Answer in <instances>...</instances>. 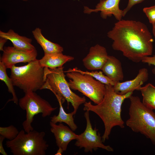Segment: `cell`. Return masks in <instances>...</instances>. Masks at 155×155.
<instances>
[{"mask_svg": "<svg viewBox=\"0 0 155 155\" xmlns=\"http://www.w3.org/2000/svg\"><path fill=\"white\" fill-rule=\"evenodd\" d=\"M144 0H129L127 7L123 10V14L124 16L127 13L134 5L142 2Z\"/></svg>", "mask_w": 155, "mask_h": 155, "instance_id": "484cf974", "label": "cell"}, {"mask_svg": "<svg viewBox=\"0 0 155 155\" xmlns=\"http://www.w3.org/2000/svg\"><path fill=\"white\" fill-rule=\"evenodd\" d=\"M6 69L7 68L3 63L0 61V80L5 83L7 87L8 92L11 94L13 96L12 98L9 99L7 101L4 106L2 109H3L8 102L11 101L13 102L17 105L18 104L19 100L14 88V86L11 78L8 76L7 74Z\"/></svg>", "mask_w": 155, "mask_h": 155, "instance_id": "44dd1931", "label": "cell"}, {"mask_svg": "<svg viewBox=\"0 0 155 155\" xmlns=\"http://www.w3.org/2000/svg\"><path fill=\"white\" fill-rule=\"evenodd\" d=\"M63 68V67L51 69L44 67L46 80L42 90L46 89L51 90L58 101H61L62 104L66 100L68 108L70 102L74 108L73 112L75 114L79 106L86 102V99L84 97H80L71 90L65 78Z\"/></svg>", "mask_w": 155, "mask_h": 155, "instance_id": "277c9868", "label": "cell"}, {"mask_svg": "<svg viewBox=\"0 0 155 155\" xmlns=\"http://www.w3.org/2000/svg\"><path fill=\"white\" fill-rule=\"evenodd\" d=\"M33 36L36 41L42 47L44 54L62 53L63 48L59 44L53 43L46 39L42 35L41 29L36 28L32 31Z\"/></svg>", "mask_w": 155, "mask_h": 155, "instance_id": "ac0fdd59", "label": "cell"}, {"mask_svg": "<svg viewBox=\"0 0 155 155\" xmlns=\"http://www.w3.org/2000/svg\"><path fill=\"white\" fill-rule=\"evenodd\" d=\"M115 50L135 63L152 53L153 39L147 26L138 21L122 19L115 23L107 34Z\"/></svg>", "mask_w": 155, "mask_h": 155, "instance_id": "6da1fadb", "label": "cell"}, {"mask_svg": "<svg viewBox=\"0 0 155 155\" xmlns=\"http://www.w3.org/2000/svg\"><path fill=\"white\" fill-rule=\"evenodd\" d=\"M106 49L98 44L90 47L88 53L82 60L87 69L101 70L108 57Z\"/></svg>", "mask_w": 155, "mask_h": 155, "instance_id": "7c38bea8", "label": "cell"}, {"mask_svg": "<svg viewBox=\"0 0 155 155\" xmlns=\"http://www.w3.org/2000/svg\"><path fill=\"white\" fill-rule=\"evenodd\" d=\"M129 118L126 124L133 132L140 133L155 145V113L146 106L137 96L129 98Z\"/></svg>", "mask_w": 155, "mask_h": 155, "instance_id": "3957f363", "label": "cell"}, {"mask_svg": "<svg viewBox=\"0 0 155 155\" xmlns=\"http://www.w3.org/2000/svg\"><path fill=\"white\" fill-rule=\"evenodd\" d=\"M152 24V32L155 38V22Z\"/></svg>", "mask_w": 155, "mask_h": 155, "instance_id": "f546056e", "label": "cell"}, {"mask_svg": "<svg viewBox=\"0 0 155 155\" xmlns=\"http://www.w3.org/2000/svg\"><path fill=\"white\" fill-rule=\"evenodd\" d=\"M64 152L62 149L59 148V149L57 150L56 153L55 154V155H62V153Z\"/></svg>", "mask_w": 155, "mask_h": 155, "instance_id": "f1b7e54d", "label": "cell"}, {"mask_svg": "<svg viewBox=\"0 0 155 155\" xmlns=\"http://www.w3.org/2000/svg\"><path fill=\"white\" fill-rule=\"evenodd\" d=\"M89 112L86 111L84 113L86 121V127L83 133L78 135L75 145L80 148H84L86 152H92L93 150L96 151L99 148L108 152H113L114 149L112 147L103 144L100 134L97 133L98 129L96 127L93 129L90 120Z\"/></svg>", "mask_w": 155, "mask_h": 155, "instance_id": "9c48e42d", "label": "cell"}, {"mask_svg": "<svg viewBox=\"0 0 155 155\" xmlns=\"http://www.w3.org/2000/svg\"><path fill=\"white\" fill-rule=\"evenodd\" d=\"M149 74L148 69L145 68L140 69L136 77L133 79L123 82H118L113 86L114 91L120 95L139 90L148 80Z\"/></svg>", "mask_w": 155, "mask_h": 155, "instance_id": "4fadbf2b", "label": "cell"}, {"mask_svg": "<svg viewBox=\"0 0 155 155\" xmlns=\"http://www.w3.org/2000/svg\"><path fill=\"white\" fill-rule=\"evenodd\" d=\"M66 72V76L70 79L68 83L71 89L81 92L96 104L102 101L106 93L105 84L90 75L73 69L70 68Z\"/></svg>", "mask_w": 155, "mask_h": 155, "instance_id": "52a82bcc", "label": "cell"}, {"mask_svg": "<svg viewBox=\"0 0 155 155\" xmlns=\"http://www.w3.org/2000/svg\"><path fill=\"white\" fill-rule=\"evenodd\" d=\"M73 57L63 55L62 53L44 54V56L39 60L41 66L53 69L63 67L66 63L74 59Z\"/></svg>", "mask_w": 155, "mask_h": 155, "instance_id": "e0dca14e", "label": "cell"}, {"mask_svg": "<svg viewBox=\"0 0 155 155\" xmlns=\"http://www.w3.org/2000/svg\"><path fill=\"white\" fill-rule=\"evenodd\" d=\"M106 93L102 101L99 104L93 105L91 102L84 104V111H91L96 114L103 121L104 131L102 137L103 142L108 139L112 128L116 126L121 128L125 127V123L121 117L122 106L126 99L129 98L133 92L124 95L117 93L113 86L105 85Z\"/></svg>", "mask_w": 155, "mask_h": 155, "instance_id": "7a4b0ae2", "label": "cell"}, {"mask_svg": "<svg viewBox=\"0 0 155 155\" xmlns=\"http://www.w3.org/2000/svg\"><path fill=\"white\" fill-rule=\"evenodd\" d=\"M73 69L75 71L79 72L83 74H87L90 75L95 78L96 80L105 85H110L114 86L115 83L109 78L106 75L103 74V72L100 71H95L89 72L83 71L77 68H75Z\"/></svg>", "mask_w": 155, "mask_h": 155, "instance_id": "7402d4cb", "label": "cell"}, {"mask_svg": "<svg viewBox=\"0 0 155 155\" xmlns=\"http://www.w3.org/2000/svg\"><path fill=\"white\" fill-rule=\"evenodd\" d=\"M7 40V39L5 38L0 37V50L1 51H3L4 45Z\"/></svg>", "mask_w": 155, "mask_h": 155, "instance_id": "83f0119b", "label": "cell"}, {"mask_svg": "<svg viewBox=\"0 0 155 155\" xmlns=\"http://www.w3.org/2000/svg\"><path fill=\"white\" fill-rule=\"evenodd\" d=\"M139 90L143 97V104L148 108L155 110V86L149 83L142 86Z\"/></svg>", "mask_w": 155, "mask_h": 155, "instance_id": "ffe728a7", "label": "cell"}, {"mask_svg": "<svg viewBox=\"0 0 155 155\" xmlns=\"http://www.w3.org/2000/svg\"><path fill=\"white\" fill-rule=\"evenodd\" d=\"M141 61L147 63L150 66L151 65L154 66L155 67L152 69V72L155 75V53L154 55L152 57L147 56L143 57Z\"/></svg>", "mask_w": 155, "mask_h": 155, "instance_id": "d4e9b609", "label": "cell"}, {"mask_svg": "<svg viewBox=\"0 0 155 155\" xmlns=\"http://www.w3.org/2000/svg\"><path fill=\"white\" fill-rule=\"evenodd\" d=\"M18 104L26 112V119L22 125L26 133L34 130L32 123L35 115L41 113L43 117H45L50 116L57 108L52 107L47 101L33 92L25 93L24 96L19 100Z\"/></svg>", "mask_w": 155, "mask_h": 155, "instance_id": "ba28073f", "label": "cell"}, {"mask_svg": "<svg viewBox=\"0 0 155 155\" xmlns=\"http://www.w3.org/2000/svg\"><path fill=\"white\" fill-rule=\"evenodd\" d=\"M50 125L51 131L54 135L57 146L64 152L66 150L69 143L78 137V135L62 123L57 125L50 121Z\"/></svg>", "mask_w": 155, "mask_h": 155, "instance_id": "5bb4252c", "label": "cell"}, {"mask_svg": "<svg viewBox=\"0 0 155 155\" xmlns=\"http://www.w3.org/2000/svg\"><path fill=\"white\" fill-rule=\"evenodd\" d=\"M101 70L115 83L123 80L124 75L121 63L115 57L108 56Z\"/></svg>", "mask_w": 155, "mask_h": 155, "instance_id": "9a60e30c", "label": "cell"}, {"mask_svg": "<svg viewBox=\"0 0 155 155\" xmlns=\"http://www.w3.org/2000/svg\"><path fill=\"white\" fill-rule=\"evenodd\" d=\"M10 76L14 86L26 93L42 90L46 81L44 68L37 59L24 66L13 65Z\"/></svg>", "mask_w": 155, "mask_h": 155, "instance_id": "5b68a950", "label": "cell"}, {"mask_svg": "<svg viewBox=\"0 0 155 155\" xmlns=\"http://www.w3.org/2000/svg\"><path fill=\"white\" fill-rule=\"evenodd\" d=\"M0 61L7 69L19 63H29L36 59L37 52L36 49L25 51L16 49L13 46L4 47Z\"/></svg>", "mask_w": 155, "mask_h": 155, "instance_id": "30bf717a", "label": "cell"}, {"mask_svg": "<svg viewBox=\"0 0 155 155\" xmlns=\"http://www.w3.org/2000/svg\"><path fill=\"white\" fill-rule=\"evenodd\" d=\"M0 37L10 40L12 43L13 46L18 50L28 51L36 49L32 44L31 39L21 36L12 29H10L6 32L0 31Z\"/></svg>", "mask_w": 155, "mask_h": 155, "instance_id": "2e32d148", "label": "cell"}, {"mask_svg": "<svg viewBox=\"0 0 155 155\" xmlns=\"http://www.w3.org/2000/svg\"><path fill=\"white\" fill-rule=\"evenodd\" d=\"M143 11L148 17L149 22L152 24L155 22V5L144 7Z\"/></svg>", "mask_w": 155, "mask_h": 155, "instance_id": "cb8c5ba5", "label": "cell"}, {"mask_svg": "<svg viewBox=\"0 0 155 155\" xmlns=\"http://www.w3.org/2000/svg\"><path fill=\"white\" fill-rule=\"evenodd\" d=\"M59 106L58 114L54 115L51 118V121L56 123H64L67 124L73 131L77 128V125L75 123L73 116L75 114L73 111L71 113H67L65 111L60 101H58Z\"/></svg>", "mask_w": 155, "mask_h": 155, "instance_id": "d6986e66", "label": "cell"}, {"mask_svg": "<svg viewBox=\"0 0 155 155\" xmlns=\"http://www.w3.org/2000/svg\"><path fill=\"white\" fill-rule=\"evenodd\" d=\"M19 132L18 129L13 125L6 127H0V135L9 140L15 139Z\"/></svg>", "mask_w": 155, "mask_h": 155, "instance_id": "603a6c76", "label": "cell"}, {"mask_svg": "<svg viewBox=\"0 0 155 155\" xmlns=\"http://www.w3.org/2000/svg\"><path fill=\"white\" fill-rule=\"evenodd\" d=\"M5 139L3 137L0 135V153L3 155H7L8 154L5 151L3 145V142Z\"/></svg>", "mask_w": 155, "mask_h": 155, "instance_id": "4316f807", "label": "cell"}, {"mask_svg": "<svg viewBox=\"0 0 155 155\" xmlns=\"http://www.w3.org/2000/svg\"><path fill=\"white\" fill-rule=\"evenodd\" d=\"M120 0H100V2L94 9H90L84 6V13L90 14L93 12L100 11L102 18L106 19L108 17L113 15L118 20H122L123 16V11L119 9V4Z\"/></svg>", "mask_w": 155, "mask_h": 155, "instance_id": "8fae6325", "label": "cell"}, {"mask_svg": "<svg viewBox=\"0 0 155 155\" xmlns=\"http://www.w3.org/2000/svg\"><path fill=\"white\" fill-rule=\"evenodd\" d=\"M20 131L13 140L7 141L5 145L13 155H45L49 145L44 139V131L34 130L25 133Z\"/></svg>", "mask_w": 155, "mask_h": 155, "instance_id": "8992f818", "label": "cell"}, {"mask_svg": "<svg viewBox=\"0 0 155 155\" xmlns=\"http://www.w3.org/2000/svg\"><path fill=\"white\" fill-rule=\"evenodd\" d=\"M22 1H27L28 0H22Z\"/></svg>", "mask_w": 155, "mask_h": 155, "instance_id": "4dcf8cb0", "label": "cell"}]
</instances>
